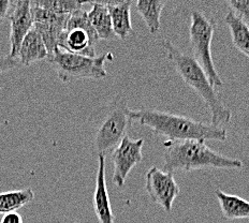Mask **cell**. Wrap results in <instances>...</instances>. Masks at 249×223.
I'll return each mask as SVG.
<instances>
[{"mask_svg": "<svg viewBox=\"0 0 249 223\" xmlns=\"http://www.w3.org/2000/svg\"><path fill=\"white\" fill-rule=\"evenodd\" d=\"M131 110L126 96L117 95L110 102L98 106L88 117L85 137L88 150L93 157L111 154L132 127Z\"/></svg>", "mask_w": 249, "mask_h": 223, "instance_id": "obj_1", "label": "cell"}, {"mask_svg": "<svg viewBox=\"0 0 249 223\" xmlns=\"http://www.w3.org/2000/svg\"><path fill=\"white\" fill-rule=\"evenodd\" d=\"M35 192L31 188L12 190L0 193V215H7L23 208L34 201Z\"/></svg>", "mask_w": 249, "mask_h": 223, "instance_id": "obj_18", "label": "cell"}, {"mask_svg": "<svg viewBox=\"0 0 249 223\" xmlns=\"http://www.w3.org/2000/svg\"><path fill=\"white\" fill-rule=\"evenodd\" d=\"M10 8H11L10 0H0V25L4 22V19L8 18Z\"/></svg>", "mask_w": 249, "mask_h": 223, "instance_id": "obj_23", "label": "cell"}, {"mask_svg": "<svg viewBox=\"0 0 249 223\" xmlns=\"http://www.w3.org/2000/svg\"><path fill=\"white\" fill-rule=\"evenodd\" d=\"M31 13L34 18V28L40 34L48 49L49 56H51L58 49L59 38L66 29L70 15L53 13L37 7L33 1H31Z\"/></svg>", "mask_w": 249, "mask_h": 223, "instance_id": "obj_10", "label": "cell"}, {"mask_svg": "<svg viewBox=\"0 0 249 223\" xmlns=\"http://www.w3.org/2000/svg\"><path fill=\"white\" fill-rule=\"evenodd\" d=\"M162 48L167 53L168 60L178 72L180 79L193 88L210 108L212 124L220 127L222 124L229 123L232 118L231 111L222 102L204 70L194 59V57L183 53L169 40L162 41Z\"/></svg>", "mask_w": 249, "mask_h": 223, "instance_id": "obj_3", "label": "cell"}, {"mask_svg": "<svg viewBox=\"0 0 249 223\" xmlns=\"http://www.w3.org/2000/svg\"><path fill=\"white\" fill-rule=\"evenodd\" d=\"M167 1L161 0H139L136 2L137 11L146 24L150 34H156L160 29L161 12Z\"/></svg>", "mask_w": 249, "mask_h": 223, "instance_id": "obj_17", "label": "cell"}, {"mask_svg": "<svg viewBox=\"0 0 249 223\" xmlns=\"http://www.w3.org/2000/svg\"><path fill=\"white\" fill-rule=\"evenodd\" d=\"M0 223H24L23 218L18 211L10 212V214L3 215Z\"/></svg>", "mask_w": 249, "mask_h": 223, "instance_id": "obj_24", "label": "cell"}, {"mask_svg": "<svg viewBox=\"0 0 249 223\" xmlns=\"http://www.w3.org/2000/svg\"><path fill=\"white\" fill-rule=\"evenodd\" d=\"M227 3L236 17L245 24H249V0H229Z\"/></svg>", "mask_w": 249, "mask_h": 223, "instance_id": "obj_21", "label": "cell"}, {"mask_svg": "<svg viewBox=\"0 0 249 223\" xmlns=\"http://www.w3.org/2000/svg\"><path fill=\"white\" fill-rule=\"evenodd\" d=\"M143 138L131 139L126 137L111 154L114 165L112 179L118 188H123L131 170L141 163L143 160Z\"/></svg>", "mask_w": 249, "mask_h": 223, "instance_id": "obj_9", "label": "cell"}, {"mask_svg": "<svg viewBox=\"0 0 249 223\" xmlns=\"http://www.w3.org/2000/svg\"><path fill=\"white\" fill-rule=\"evenodd\" d=\"M97 33L88 19L85 7L70 15L66 29L61 34L58 49L68 53L96 57L95 45L99 42Z\"/></svg>", "mask_w": 249, "mask_h": 223, "instance_id": "obj_7", "label": "cell"}, {"mask_svg": "<svg viewBox=\"0 0 249 223\" xmlns=\"http://www.w3.org/2000/svg\"><path fill=\"white\" fill-rule=\"evenodd\" d=\"M190 20L189 43L194 59L204 70L211 84L214 87H221L224 82L218 74L212 56V41L217 27L216 20L200 11L191 12Z\"/></svg>", "mask_w": 249, "mask_h": 223, "instance_id": "obj_6", "label": "cell"}, {"mask_svg": "<svg viewBox=\"0 0 249 223\" xmlns=\"http://www.w3.org/2000/svg\"><path fill=\"white\" fill-rule=\"evenodd\" d=\"M88 3L91 4L90 11L87 12L88 19L97 33L99 40L112 41L117 39L112 27V20L107 7L105 6L102 1Z\"/></svg>", "mask_w": 249, "mask_h": 223, "instance_id": "obj_15", "label": "cell"}, {"mask_svg": "<svg viewBox=\"0 0 249 223\" xmlns=\"http://www.w3.org/2000/svg\"><path fill=\"white\" fill-rule=\"evenodd\" d=\"M145 190L150 200L167 212L172 210L174 201L180 192L173 173L165 172L157 167L150 168L145 175Z\"/></svg>", "mask_w": 249, "mask_h": 223, "instance_id": "obj_8", "label": "cell"}, {"mask_svg": "<svg viewBox=\"0 0 249 223\" xmlns=\"http://www.w3.org/2000/svg\"><path fill=\"white\" fill-rule=\"evenodd\" d=\"M8 18L11 24L10 30V50L9 56L18 58V51L24 38L34 27V18L31 13V1L27 0H18L11 1Z\"/></svg>", "mask_w": 249, "mask_h": 223, "instance_id": "obj_11", "label": "cell"}, {"mask_svg": "<svg viewBox=\"0 0 249 223\" xmlns=\"http://www.w3.org/2000/svg\"><path fill=\"white\" fill-rule=\"evenodd\" d=\"M107 7L112 20V27L116 37L121 40H126L129 35L134 34L131 24L130 8L132 1H102Z\"/></svg>", "mask_w": 249, "mask_h": 223, "instance_id": "obj_13", "label": "cell"}, {"mask_svg": "<svg viewBox=\"0 0 249 223\" xmlns=\"http://www.w3.org/2000/svg\"><path fill=\"white\" fill-rule=\"evenodd\" d=\"M216 198L219 202L222 215L228 220L245 219L249 218V202L237 195L228 194L224 191L216 190Z\"/></svg>", "mask_w": 249, "mask_h": 223, "instance_id": "obj_16", "label": "cell"}, {"mask_svg": "<svg viewBox=\"0 0 249 223\" xmlns=\"http://www.w3.org/2000/svg\"><path fill=\"white\" fill-rule=\"evenodd\" d=\"M33 2L39 8L61 15H71L86 4V2L79 0H40Z\"/></svg>", "mask_w": 249, "mask_h": 223, "instance_id": "obj_20", "label": "cell"}, {"mask_svg": "<svg viewBox=\"0 0 249 223\" xmlns=\"http://www.w3.org/2000/svg\"><path fill=\"white\" fill-rule=\"evenodd\" d=\"M163 171L173 173L176 170L193 172L201 169H241V160L216 153L205 141H165L163 143Z\"/></svg>", "mask_w": 249, "mask_h": 223, "instance_id": "obj_4", "label": "cell"}, {"mask_svg": "<svg viewBox=\"0 0 249 223\" xmlns=\"http://www.w3.org/2000/svg\"><path fill=\"white\" fill-rule=\"evenodd\" d=\"M93 211L99 223H114V215L106 179V158H98L96 188L92 196Z\"/></svg>", "mask_w": 249, "mask_h": 223, "instance_id": "obj_12", "label": "cell"}, {"mask_svg": "<svg viewBox=\"0 0 249 223\" xmlns=\"http://www.w3.org/2000/svg\"><path fill=\"white\" fill-rule=\"evenodd\" d=\"M131 117L142 126L149 128L156 136L169 138V141H220L227 139V130L212 123L155 110H131Z\"/></svg>", "mask_w": 249, "mask_h": 223, "instance_id": "obj_2", "label": "cell"}, {"mask_svg": "<svg viewBox=\"0 0 249 223\" xmlns=\"http://www.w3.org/2000/svg\"><path fill=\"white\" fill-rule=\"evenodd\" d=\"M113 58L114 55L111 51L91 58L57 49L46 60L54 67L61 82L70 83L76 80L106 79L107 76L106 62Z\"/></svg>", "mask_w": 249, "mask_h": 223, "instance_id": "obj_5", "label": "cell"}, {"mask_svg": "<svg viewBox=\"0 0 249 223\" xmlns=\"http://www.w3.org/2000/svg\"><path fill=\"white\" fill-rule=\"evenodd\" d=\"M225 23L229 27L233 45L249 58V26L236 17L231 11L227 13Z\"/></svg>", "mask_w": 249, "mask_h": 223, "instance_id": "obj_19", "label": "cell"}, {"mask_svg": "<svg viewBox=\"0 0 249 223\" xmlns=\"http://www.w3.org/2000/svg\"><path fill=\"white\" fill-rule=\"evenodd\" d=\"M20 66V62L18 58H12V57L8 56H0V73L3 72L11 71L18 67Z\"/></svg>", "mask_w": 249, "mask_h": 223, "instance_id": "obj_22", "label": "cell"}, {"mask_svg": "<svg viewBox=\"0 0 249 223\" xmlns=\"http://www.w3.org/2000/svg\"><path fill=\"white\" fill-rule=\"evenodd\" d=\"M18 57L20 65L24 66H29L34 62L48 59V49L40 34L34 27L24 38Z\"/></svg>", "mask_w": 249, "mask_h": 223, "instance_id": "obj_14", "label": "cell"}]
</instances>
